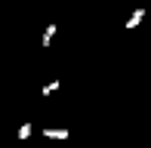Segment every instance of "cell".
<instances>
[{
    "label": "cell",
    "mask_w": 151,
    "mask_h": 148,
    "mask_svg": "<svg viewBox=\"0 0 151 148\" xmlns=\"http://www.w3.org/2000/svg\"><path fill=\"white\" fill-rule=\"evenodd\" d=\"M56 90H59V80H52V83H46V86H43L40 93H43V96H50V93H56Z\"/></svg>",
    "instance_id": "4"
},
{
    "label": "cell",
    "mask_w": 151,
    "mask_h": 148,
    "mask_svg": "<svg viewBox=\"0 0 151 148\" xmlns=\"http://www.w3.org/2000/svg\"><path fill=\"white\" fill-rule=\"evenodd\" d=\"M52 34H56V25H50V28L43 31V40H40V43H43V46H50V40H52Z\"/></svg>",
    "instance_id": "3"
},
{
    "label": "cell",
    "mask_w": 151,
    "mask_h": 148,
    "mask_svg": "<svg viewBox=\"0 0 151 148\" xmlns=\"http://www.w3.org/2000/svg\"><path fill=\"white\" fill-rule=\"evenodd\" d=\"M43 136L46 139H71V133H68V130H50V126H46Z\"/></svg>",
    "instance_id": "2"
},
{
    "label": "cell",
    "mask_w": 151,
    "mask_h": 148,
    "mask_svg": "<svg viewBox=\"0 0 151 148\" xmlns=\"http://www.w3.org/2000/svg\"><path fill=\"white\" fill-rule=\"evenodd\" d=\"M31 136V124H25V126H19V139H28Z\"/></svg>",
    "instance_id": "5"
},
{
    "label": "cell",
    "mask_w": 151,
    "mask_h": 148,
    "mask_svg": "<svg viewBox=\"0 0 151 148\" xmlns=\"http://www.w3.org/2000/svg\"><path fill=\"white\" fill-rule=\"evenodd\" d=\"M142 22H145V6H139V9H136L133 16H129L127 22H123V28H139Z\"/></svg>",
    "instance_id": "1"
}]
</instances>
